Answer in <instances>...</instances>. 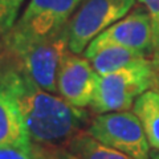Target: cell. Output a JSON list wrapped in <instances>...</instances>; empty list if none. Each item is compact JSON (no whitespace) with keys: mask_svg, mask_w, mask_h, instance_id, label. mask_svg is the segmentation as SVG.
Returning a JSON list of instances; mask_svg holds the SVG:
<instances>
[{"mask_svg":"<svg viewBox=\"0 0 159 159\" xmlns=\"http://www.w3.org/2000/svg\"><path fill=\"white\" fill-rule=\"evenodd\" d=\"M6 80L17 98L21 117L32 143L66 146L85 131L92 118L85 109H78L58 94L40 88L19 65Z\"/></svg>","mask_w":159,"mask_h":159,"instance_id":"cell-1","label":"cell"},{"mask_svg":"<svg viewBox=\"0 0 159 159\" xmlns=\"http://www.w3.org/2000/svg\"><path fill=\"white\" fill-rule=\"evenodd\" d=\"M66 25L49 34H33L12 27L2 39L3 51L11 54L40 88L54 94L60 62L69 51Z\"/></svg>","mask_w":159,"mask_h":159,"instance_id":"cell-2","label":"cell"},{"mask_svg":"<svg viewBox=\"0 0 159 159\" xmlns=\"http://www.w3.org/2000/svg\"><path fill=\"white\" fill-rule=\"evenodd\" d=\"M152 88H155L152 60H137L117 72L98 76L90 109L96 114L130 110L137 98Z\"/></svg>","mask_w":159,"mask_h":159,"instance_id":"cell-3","label":"cell"},{"mask_svg":"<svg viewBox=\"0 0 159 159\" xmlns=\"http://www.w3.org/2000/svg\"><path fill=\"white\" fill-rule=\"evenodd\" d=\"M135 6V0H81L68 21V48L81 54L99 33L119 21Z\"/></svg>","mask_w":159,"mask_h":159,"instance_id":"cell-4","label":"cell"},{"mask_svg":"<svg viewBox=\"0 0 159 159\" xmlns=\"http://www.w3.org/2000/svg\"><path fill=\"white\" fill-rule=\"evenodd\" d=\"M99 143L135 159H151V147L134 111L96 114L85 130Z\"/></svg>","mask_w":159,"mask_h":159,"instance_id":"cell-5","label":"cell"},{"mask_svg":"<svg viewBox=\"0 0 159 159\" xmlns=\"http://www.w3.org/2000/svg\"><path fill=\"white\" fill-rule=\"evenodd\" d=\"M98 74L90 61L68 51L57 70V94L78 109L90 107L97 90Z\"/></svg>","mask_w":159,"mask_h":159,"instance_id":"cell-6","label":"cell"},{"mask_svg":"<svg viewBox=\"0 0 159 159\" xmlns=\"http://www.w3.org/2000/svg\"><path fill=\"white\" fill-rule=\"evenodd\" d=\"M94 41L117 44L133 51L142 52L146 56H154L155 53L151 19L143 7H137L130 11L123 19L99 33Z\"/></svg>","mask_w":159,"mask_h":159,"instance_id":"cell-7","label":"cell"},{"mask_svg":"<svg viewBox=\"0 0 159 159\" xmlns=\"http://www.w3.org/2000/svg\"><path fill=\"white\" fill-rule=\"evenodd\" d=\"M81 0H29L15 28L33 34H49L62 29Z\"/></svg>","mask_w":159,"mask_h":159,"instance_id":"cell-8","label":"cell"},{"mask_svg":"<svg viewBox=\"0 0 159 159\" xmlns=\"http://www.w3.org/2000/svg\"><path fill=\"white\" fill-rule=\"evenodd\" d=\"M6 76L0 80V145L31 148L32 142L24 125L17 98L9 88Z\"/></svg>","mask_w":159,"mask_h":159,"instance_id":"cell-9","label":"cell"},{"mask_svg":"<svg viewBox=\"0 0 159 159\" xmlns=\"http://www.w3.org/2000/svg\"><path fill=\"white\" fill-rule=\"evenodd\" d=\"M84 57L90 61L98 76L117 72L137 60L148 57L145 53L133 51L117 44H102L93 41L86 47Z\"/></svg>","mask_w":159,"mask_h":159,"instance_id":"cell-10","label":"cell"},{"mask_svg":"<svg viewBox=\"0 0 159 159\" xmlns=\"http://www.w3.org/2000/svg\"><path fill=\"white\" fill-rule=\"evenodd\" d=\"M152 151H159V89L152 88L137 98L133 106Z\"/></svg>","mask_w":159,"mask_h":159,"instance_id":"cell-11","label":"cell"},{"mask_svg":"<svg viewBox=\"0 0 159 159\" xmlns=\"http://www.w3.org/2000/svg\"><path fill=\"white\" fill-rule=\"evenodd\" d=\"M66 147L81 159H135L96 141L86 131L77 134Z\"/></svg>","mask_w":159,"mask_h":159,"instance_id":"cell-12","label":"cell"},{"mask_svg":"<svg viewBox=\"0 0 159 159\" xmlns=\"http://www.w3.org/2000/svg\"><path fill=\"white\" fill-rule=\"evenodd\" d=\"M31 151L34 159H81L66 146H48L32 143Z\"/></svg>","mask_w":159,"mask_h":159,"instance_id":"cell-13","label":"cell"},{"mask_svg":"<svg viewBox=\"0 0 159 159\" xmlns=\"http://www.w3.org/2000/svg\"><path fill=\"white\" fill-rule=\"evenodd\" d=\"M146 11L150 15L152 32H154V43H155V54H159V0H139Z\"/></svg>","mask_w":159,"mask_h":159,"instance_id":"cell-14","label":"cell"},{"mask_svg":"<svg viewBox=\"0 0 159 159\" xmlns=\"http://www.w3.org/2000/svg\"><path fill=\"white\" fill-rule=\"evenodd\" d=\"M16 9H13L8 6V4L0 2V39H3L9 32L15 23H16L17 17Z\"/></svg>","mask_w":159,"mask_h":159,"instance_id":"cell-15","label":"cell"},{"mask_svg":"<svg viewBox=\"0 0 159 159\" xmlns=\"http://www.w3.org/2000/svg\"><path fill=\"white\" fill-rule=\"evenodd\" d=\"M0 159H34L31 148L16 145H0Z\"/></svg>","mask_w":159,"mask_h":159,"instance_id":"cell-16","label":"cell"},{"mask_svg":"<svg viewBox=\"0 0 159 159\" xmlns=\"http://www.w3.org/2000/svg\"><path fill=\"white\" fill-rule=\"evenodd\" d=\"M19 65V64L15 61V58L6 51H0V80H2L7 73H9Z\"/></svg>","mask_w":159,"mask_h":159,"instance_id":"cell-17","label":"cell"},{"mask_svg":"<svg viewBox=\"0 0 159 159\" xmlns=\"http://www.w3.org/2000/svg\"><path fill=\"white\" fill-rule=\"evenodd\" d=\"M152 65H154V72H155V86L159 89V54L152 56Z\"/></svg>","mask_w":159,"mask_h":159,"instance_id":"cell-18","label":"cell"},{"mask_svg":"<svg viewBox=\"0 0 159 159\" xmlns=\"http://www.w3.org/2000/svg\"><path fill=\"white\" fill-rule=\"evenodd\" d=\"M0 2L6 3V4H8V6L11 7V8L19 11V8H20V6H21V3L24 2V0H0Z\"/></svg>","mask_w":159,"mask_h":159,"instance_id":"cell-19","label":"cell"},{"mask_svg":"<svg viewBox=\"0 0 159 159\" xmlns=\"http://www.w3.org/2000/svg\"><path fill=\"white\" fill-rule=\"evenodd\" d=\"M151 159H159V151H151Z\"/></svg>","mask_w":159,"mask_h":159,"instance_id":"cell-20","label":"cell"}]
</instances>
